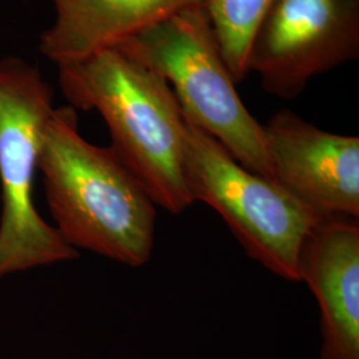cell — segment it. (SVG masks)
<instances>
[{
    "instance_id": "obj_7",
    "label": "cell",
    "mask_w": 359,
    "mask_h": 359,
    "mask_svg": "<svg viewBox=\"0 0 359 359\" xmlns=\"http://www.w3.org/2000/svg\"><path fill=\"white\" fill-rule=\"evenodd\" d=\"M262 127L273 182L318 217H359V137L285 109Z\"/></svg>"
},
{
    "instance_id": "obj_4",
    "label": "cell",
    "mask_w": 359,
    "mask_h": 359,
    "mask_svg": "<svg viewBox=\"0 0 359 359\" xmlns=\"http://www.w3.org/2000/svg\"><path fill=\"white\" fill-rule=\"evenodd\" d=\"M53 93L38 68L0 60V280L67 262L79 252L40 216L34 187Z\"/></svg>"
},
{
    "instance_id": "obj_1",
    "label": "cell",
    "mask_w": 359,
    "mask_h": 359,
    "mask_svg": "<svg viewBox=\"0 0 359 359\" xmlns=\"http://www.w3.org/2000/svg\"><path fill=\"white\" fill-rule=\"evenodd\" d=\"M39 172L53 228L71 248L130 268L151 259L157 206L111 148L81 136L74 107L52 112L43 133Z\"/></svg>"
},
{
    "instance_id": "obj_2",
    "label": "cell",
    "mask_w": 359,
    "mask_h": 359,
    "mask_svg": "<svg viewBox=\"0 0 359 359\" xmlns=\"http://www.w3.org/2000/svg\"><path fill=\"white\" fill-rule=\"evenodd\" d=\"M57 68L65 97L74 108L100 114L109 148L156 206L173 216L192 206L184 168L185 120L167 81L118 47Z\"/></svg>"
},
{
    "instance_id": "obj_6",
    "label": "cell",
    "mask_w": 359,
    "mask_h": 359,
    "mask_svg": "<svg viewBox=\"0 0 359 359\" xmlns=\"http://www.w3.org/2000/svg\"><path fill=\"white\" fill-rule=\"evenodd\" d=\"M358 56L359 0H276L253 36L248 68L268 93L290 100Z\"/></svg>"
},
{
    "instance_id": "obj_5",
    "label": "cell",
    "mask_w": 359,
    "mask_h": 359,
    "mask_svg": "<svg viewBox=\"0 0 359 359\" xmlns=\"http://www.w3.org/2000/svg\"><path fill=\"white\" fill-rule=\"evenodd\" d=\"M184 120V168L193 203L213 208L248 257L283 280L299 283V249L321 217L276 182L243 167L205 130Z\"/></svg>"
},
{
    "instance_id": "obj_3",
    "label": "cell",
    "mask_w": 359,
    "mask_h": 359,
    "mask_svg": "<svg viewBox=\"0 0 359 359\" xmlns=\"http://www.w3.org/2000/svg\"><path fill=\"white\" fill-rule=\"evenodd\" d=\"M167 81L184 117L243 165L273 181L264 127L243 103L204 7H191L116 46Z\"/></svg>"
},
{
    "instance_id": "obj_8",
    "label": "cell",
    "mask_w": 359,
    "mask_h": 359,
    "mask_svg": "<svg viewBox=\"0 0 359 359\" xmlns=\"http://www.w3.org/2000/svg\"><path fill=\"white\" fill-rule=\"evenodd\" d=\"M297 270L320 306L321 359H359L358 218H320L301 245Z\"/></svg>"
},
{
    "instance_id": "obj_9",
    "label": "cell",
    "mask_w": 359,
    "mask_h": 359,
    "mask_svg": "<svg viewBox=\"0 0 359 359\" xmlns=\"http://www.w3.org/2000/svg\"><path fill=\"white\" fill-rule=\"evenodd\" d=\"M55 19L39 50L56 65L116 47L173 13L205 0H51Z\"/></svg>"
},
{
    "instance_id": "obj_10",
    "label": "cell",
    "mask_w": 359,
    "mask_h": 359,
    "mask_svg": "<svg viewBox=\"0 0 359 359\" xmlns=\"http://www.w3.org/2000/svg\"><path fill=\"white\" fill-rule=\"evenodd\" d=\"M276 0H205L210 26L236 81L249 75V50L257 28Z\"/></svg>"
}]
</instances>
